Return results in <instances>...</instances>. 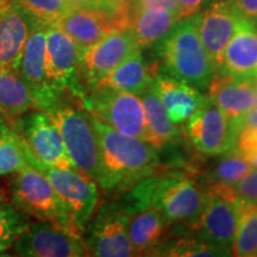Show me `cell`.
<instances>
[{
  "instance_id": "cell-1",
  "label": "cell",
  "mask_w": 257,
  "mask_h": 257,
  "mask_svg": "<svg viewBox=\"0 0 257 257\" xmlns=\"http://www.w3.org/2000/svg\"><path fill=\"white\" fill-rule=\"evenodd\" d=\"M91 120L100 148L102 191L123 194L141 180L165 173L153 144L121 134L93 115Z\"/></svg>"
},
{
  "instance_id": "cell-2",
  "label": "cell",
  "mask_w": 257,
  "mask_h": 257,
  "mask_svg": "<svg viewBox=\"0 0 257 257\" xmlns=\"http://www.w3.org/2000/svg\"><path fill=\"white\" fill-rule=\"evenodd\" d=\"M160 55L167 75L200 89L217 72L199 36L195 16L180 19L161 41Z\"/></svg>"
},
{
  "instance_id": "cell-3",
  "label": "cell",
  "mask_w": 257,
  "mask_h": 257,
  "mask_svg": "<svg viewBox=\"0 0 257 257\" xmlns=\"http://www.w3.org/2000/svg\"><path fill=\"white\" fill-rule=\"evenodd\" d=\"M62 136L67 154L80 172L101 182L102 168L100 148L93 127L91 115L83 108L59 101L47 111Z\"/></svg>"
},
{
  "instance_id": "cell-4",
  "label": "cell",
  "mask_w": 257,
  "mask_h": 257,
  "mask_svg": "<svg viewBox=\"0 0 257 257\" xmlns=\"http://www.w3.org/2000/svg\"><path fill=\"white\" fill-rule=\"evenodd\" d=\"M14 174L10 187L11 200L19 212L82 236L74 226L67 207L41 170L28 165Z\"/></svg>"
},
{
  "instance_id": "cell-5",
  "label": "cell",
  "mask_w": 257,
  "mask_h": 257,
  "mask_svg": "<svg viewBox=\"0 0 257 257\" xmlns=\"http://www.w3.org/2000/svg\"><path fill=\"white\" fill-rule=\"evenodd\" d=\"M208 192L184 173H161L157 175L150 198V206L156 208L173 225L191 230L204 212Z\"/></svg>"
},
{
  "instance_id": "cell-6",
  "label": "cell",
  "mask_w": 257,
  "mask_h": 257,
  "mask_svg": "<svg viewBox=\"0 0 257 257\" xmlns=\"http://www.w3.org/2000/svg\"><path fill=\"white\" fill-rule=\"evenodd\" d=\"M81 107L119 133L152 144L141 98L134 93L111 88H93L79 100Z\"/></svg>"
},
{
  "instance_id": "cell-7",
  "label": "cell",
  "mask_w": 257,
  "mask_h": 257,
  "mask_svg": "<svg viewBox=\"0 0 257 257\" xmlns=\"http://www.w3.org/2000/svg\"><path fill=\"white\" fill-rule=\"evenodd\" d=\"M31 166L47 176L68 210L74 226L81 234L85 233L98 206L99 191L96 182L78 169L61 168L43 163H34Z\"/></svg>"
},
{
  "instance_id": "cell-8",
  "label": "cell",
  "mask_w": 257,
  "mask_h": 257,
  "mask_svg": "<svg viewBox=\"0 0 257 257\" xmlns=\"http://www.w3.org/2000/svg\"><path fill=\"white\" fill-rule=\"evenodd\" d=\"M28 148L29 165H43L78 169L67 154L56 124L44 111L25 113L12 126ZM79 170V169H78Z\"/></svg>"
},
{
  "instance_id": "cell-9",
  "label": "cell",
  "mask_w": 257,
  "mask_h": 257,
  "mask_svg": "<svg viewBox=\"0 0 257 257\" xmlns=\"http://www.w3.org/2000/svg\"><path fill=\"white\" fill-rule=\"evenodd\" d=\"M82 49L56 24L47 28L46 74L50 88L59 96L68 92L78 100L86 91L79 79Z\"/></svg>"
},
{
  "instance_id": "cell-10",
  "label": "cell",
  "mask_w": 257,
  "mask_h": 257,
  "mask_svg": "<svg viewBox=\"0 0 257 257\" xmlns=\"http://www.w3.org/2000/svg\"><path fill=\"white\" fill-rule=\"evenodd\" d=\"M140 50L133 31L112 30L92 47L82 50L79 79L87 92L115 67Z\"/></svg>"
},
{
  "instance_id": "cell-11",
  "label": "cell",
  "mask_w": 257,
  "mask_h": 257,
  "mask_svg": "<svg viewBox=\"0 0 257 257\" xmlns=\"http://www.w3.org/2000/svg\"><path fill=\"white\" fill-rule=\"evenodd\" d=\"M185 126V135L198 152L217 156L232 150L237 133L229 118L206 95Z\"/></svg>"
},
{
  "instance_id": "cell-12",
  "label": "cell",
  "mask_w": 257,
  "mask_h": 257,
  "mask_svg": "<svg viewBox=\"0 0 257 257\" xmlns=\"http://www.w3.org/2000/svg\"><path fill=\"white\" fill-rule=\"evenodd\" d=\"M127 216L117 202L102 204L86 227L85 243L89 256H137L126 231Z\"/></svg>"
},
{
  "instance_id": "cell-13",
  "label": "cell",
  "mask_w": 257,
  "mask_h": 257,
  "mask_svg": "<svg viewBox=\"0 0 257 257\" xmlns=\"http://www.w3.org/2000/svg\"><path fill=\"white\" fill-rule=\"evenodd\" d=\"M12 248L16 255L27 257L89 256L82 236L38 220L29 225Z\"/></svg>"
},
{
  "instance_id": "cell-14",
  "label": "cell",
  "mask_w": 257,
  "mask_h": 257,
  "mask_svg": "<svg viewBox=\"0 0 257 257\" xmlns=\"http://www.w3.org/2000/svg\"><path fill=\"white\" fill-rule=\"evenodd\" d=\"M244 21L231 0H213L195 16L199 36L217 70L221 67L225 48Z\"/></svg>"
},
{
  "instance_id": "cell-15",
  "label": "cell",
  "mask_w": 257,
  "mask_h": 257,
  "mask_svg": "<svg viewBox=\"0 0 257 257\" xmlns=\"http://www.w3.org/2000/svg\"><path fill=\"white\" fill-rule=\"evenodd\" d=\"M238 219L237 202L208 192V201L191 231L202 242L231 255Z\"/></svg>"
},
{
  "instance_id": "cell-16",
  "label": "cell",
  "mask_w": 257,
  "mask_h": 257,
  "mask_svg": "<svg viewBox=\"0 0 257 257\" xmlns=\"http://www.w3.org/2000/svg\"><path fill=\"white\" fill-rule=\"evenodd\" d=\"M48 27H34L22 53L17 72L34 94L37 110L47 111L61 100L50 88L46 74V40Z\"/></svg>"
},
{
  "instance_id": "cell-17",
  "label": "cell",
  "mask_w": 257,
  "mask_h": 257,
  "mask_svg": "<svg viewBox=\"0 0 257 257\" xmlns=\"http://www.w3.org/2000/svg\"><path fill=\"white\" fill-rule=\"evenodd\" d=\"M207 91L208 98L224 112L238 134L244 117L256 107V80L234 78L217 70Z\"/></svg>"
},
{
  "instance_id": "cell-18",
  "label": "cell",
  "mask_w": 257,
  "mask_h": 257,
  "mask_svg": "<svg viewBox=\"0 0 257 257\" xmlns=\"http://www.w3.org/2000/svg\"><path fill=\"white\" fill-rule=\"evenodd\" d=\"M173 224L154 207L127 216L126 231L137 256L156 255L168 238Z\"/></svg>"
},
{
  "instance_id": "cell-19",
  "label": "cell",
  "mask_w": 257,
  "mask_h": 257,
  "mask_svg": "<svg viewBox=\"0 0 257 257\" xmlns=\"http://www.w3.org/2000/svg\"><path fill=\"white\" fill-rule=\"evenodd\" d=\"M219 70L234 78L257 79V27L244 21L223 54Z\"/></svg>"
},
{
  "instance_id": "cell-20",
  "label": "cell",
  "mask_w": 257,
  "mask_h": 257,
  "mask_svg": "<svg viewBox=\"0 0 257 257\" xmlns=\"http://www.w3.org/2000/svg\"><path fill=\"white\" fill-rule=\"evenodd\" d=\"M56 25L82 50L114 30L108 16L101 9H69Z\"/></svg>"
},
{
  "instance_id": "cell-21",
  "label": "cell",
  "mask_w": 257,
  "mask_h": 257,
  "mask_svg": "<svg viewBox=\"0 0 257 257\" xmlns=\"http://www.w3.org/2000/svg\"><path fill=\"white\" fill-rule=\"evenodd\" d=\"M154 86L169 118L175 124L186 121L205 100L198 88L169 75L156 74Z\"/></svg>"
},
{
  "instance_id": "cell-22",
  "label": "cell",
  "mask_w": 257,
  "mask_h": 257,
  "mask_svg": "<svg viewBox=\"0 0 257 257\" xmlns=\"http://www.w3.org/2000/svg\"><path fill=\"white\" fill-rule=\"evenodd\" d=\"M31 29L27 17L15 6L0 10V67L17 70Z\"/></svg>"
},
{
  "instance_id": "cell-23",
  "label": "cell",
  "mask_w": 257,
  "mask_h": 257,
  "mask_svg": "<svg viewBox=\"0 0 257 257\" xmlns=\"http://www.w3.org/2000/svg\"><path fill=\"white\" fill-rule=\"evenodd\" d=\"M156 75V66H147L138 50L96 82L93 88H111L140 95ZM91 88V89H93Z\"/></svg>"
},
{
  "instance_id": "cell-24",
  "label": "cell",
  "mask_w": 257,
  "mask_h": 257,
  "mask_svg": "<svg viewBox=\"0 0 257 257\" xmlns=\"http://www.w3.org/2000/svg\"><path fill=\"white\" fill-rule=\"evenodd\" d=\"M31 108H36L34 94L17 70L0 67V115L10 127Z\"/></svg>"
},
{
  "instance_id": "cell-25",
  "label": "cell",
  "mask_w": 257,
  "mask_h": 257,
  "mask_svg": "<svg viewBox=\"0 0 257 257\" xmlns=\"http://www.w3.org/2000/svg\"><path fill=\"white\" fill-rule=\"evenodd\" d=\"M178 22L175 12L167 9L140 10L135 11L130 30L140 49L149 48L162 41Z\"/></svg>"
},
{
  "instance_id": "cell-26",
  "label": "cell",
  "mask_w": 257,
  "mask_h": 257,
  "mask_svg": "<svg viewBox=\"0 0 257 257\" xmlns=\"http://www.w3.org/2000/svg\"><path fill=\"white\" fill-rule=\"evenodd\" d=\"M138 96L142 100L153 146L157 150H161L167 144L174 143L179 138L180 130L167 113L154 86V81Z\"/></svg>"
},
{
  "instance_id": "cell-27",
  "label": "cell",
  "mask_w": 257,
  "mask_h": 257,
  "mask_svg": "<svg viewBox=\"0 0 257 257\" xmlns=\"http://www.w3.org/2000/svg\"><path fill=\"white\" fill-rule=\"evenodd\" d=\"M238 219L231 255L257 257V204L237 201Z\"/></svg>"
},
{
  "instance_id": "cell-28",
  "label": "cell",
  "mask_w": 257,
  "mask_h": 257,
  "mask_svg": "<svg viewBox=\"0 0 257 257\" xmlns=\"http://www.w3.org/2000/svg\"><path fill=\"white\" fill-rule=\"evenodd\" d=\"M221 155L223 156L204 176L205 180L201 185L204 188L214 185L234 187L237 182L240 181L250 170H252L249 161L232 150Z\"/></svg>"
},
{
  "instance_id": "cell-29",
  "label": "cell",
  "mask_w": 257,
  "mask_h": 257,
  "mask_svg": "<svg viewBox=\"0 0 257 257\" xmlns=\"http://www.w3.org/2000/svg\"><path fill=\"white\" fill-rule=\"evenodd\" d=\"M10 4L23 14L31 27H50L72 9L67 0H11Z\"/></svg>"
},
{
  "instance_id": "cell-30",
  "label": "cell",
  "mask_w": 257,
  "mask_h": 257,
  "mask_svg": "<svg viewBox=\"0 0 257 257\" xmlns=\"http://www.w3.org/2000/svg\"><path fill=\"white\" fill-rule=\"evenodd\" d=\"M28 165V148L22 137L15 130L0 136V176L14 174Z\"/></svg>"
},
{
  "instance_id": "cell-31",
  "label": "cell",
  "mask_w": 257,
  "mask_h": 257,
  "mask_svg": "<svg viewBox=\"0 0 257 257\" xmlns=\"http://www.w3.org/2000/svg\"><path fill=\"white\" fill-rule=\"evenodd\" d=\"M30 223L25 214L12 205H0V253L14 246L16 240L28 229Z\"/></svg>"
},
{
  "instance_id": "cell-32",
  "label": "cell",
  "mask_w": 257,
  "mask_h": 257,
  "mask_svg": "<svg viewBox=\"0 0 257 257\" xmlns=\"http://www.w3.org/2000/svg\"><path fill=\"white\" fill-rule=\"evenodd\" d=\"M227 256L221 250L214 248L210 244L202 242L199 238H180L178 240L168 242L166 240L160 249L157 250L156 256Z\"/></svg>"
},
{
  "instance_id": "cell-33",
  "label": "cell",
  "mask_w": 257,
  "mask_h": 257,
  "mask_svg": "<svg viewBox=\"0 0 257 257\" xmlns=\"http://www.w3.org/2000/svg\"><path fill=\"white\" fill-rule=\"evenodd\" d=\"M232 152L245 159L257 153V127L242 125L234 140Z\"/></svg>"
},
{
  "instance_id": "cell-34",
  "label": "cell",
  "mask_w": 257,
  "mask_h": 257,
  "mask_svg": "<svg viewBox=\"0 0 257 257\" xmlns=\"http://www.w3.org/2000/svg\"><path fill=\"white\" fill-rule=\"evenodd\" d=\"M233 188L237 201L257 204V170H250Z\"/></svg>"
},
{
  "instance_id": "cell-35",
  "label": "cell",
  "mask_w": 257,
  "mask_h": 257,
  "mask_svg": "<svg viewBox=\"0 0 257 257\" xmlns=\"http://www.w3.org/2000/svg\"><path fill=\"white\" fill-rule=\"evenodd\" d=\"M231 2L240 17L257 27V0H231Z\"/></svg>"
},
{
  "instance_id": "cell-36",
  "label": "cell",
  "mask_w": 257,
  "mask_h": 257,
  "mask_svg": "<svg viewBox=\"0 0 257 257\" xmlns=\"http://www.w3.org/2000/svg\"><path fill=\"white\" fill-rule=\"evenodd\" d=\"M176 6V16L180 19L193 17L199 11L204 0H174Z\"/></svg>"
},
{
  "instance_id": "cell-37",
  "label": "cell",
  "mask_w": 257,
  "mask_h": 257,
  "mask_svg": "<svg viewBox=\"0 0 257 257\" xmlns=\"http://www.w3.org/2000/svg\"><path fill=\"white\" fill-rule=\"evenodd\" d=\"M167 9L176 14V6L174 0H135L134 10L140 11V10L148 9Z\"/></svg>"
},
{
  "instance_id": "cell-38",
  "label": "cell",
  "mask_w": 257,
  "mask_h": 257,
  "mask_svg": "<svg viewBox=\"0 0 257 257\" xmlns=\"http://www.w3.org/2000/svg\"><path fill=\"white\" fill-rule=\"evenodd\" d=\"M72 9H99L104 0H67Z\"/></svg>"
},
{
  "instance_id": "cell-39",
  "label": "cell",
  "mask_w": 257,
  "mask_h": 257,
  "mask_svg": "<svg viewBox=\"0 0 257 257\" xmlns=\"http://www.w3.org/2000/svg\"><path fill=\"white\" fill-rule=\"evenodd\" d=\"M242 125H248V126L257 127V108H253V110L250 111L249 113L244 117ZM242 125H240V126H242Z\"/></svg>"
},
{
  "instance_id": "cell-40",
  "label": "cell",
  "mask_w": 257,
  "mask_h": 257,
  "mask_svg": "<svg viewBox=\"0 0 257 257\" xmlns=\"http://www.w3.org/2000/svg\"><path fill=\"white\" fill-rule=\"evenodd\" d=\"M12 128L9 126L8 123L4 120V118L0 115V136H3V135H5V134H9Z\"/></svg>"
},
{
  "instance_id": "cell-41",
  "label": "cell",
  "mask_w": 257,
  "mask_h": 257,
  "mask_svg": "<svg viewBox=\"0 0 257 257\" xmlns=\"http://www.w3.org/2000/svg\"><path fill=\"white\" fill-rule=\"evenodd\" d=\"M8 199H9L8 189H6L3 185H0V205L8 201Z\"/></svg>"
},
{
  "instance_id": "cell-42",
  "label": "cell",
  "mask_w": 257,
  "mask_h": 257,
  "mask_svg": "<svg viewBox=\"0 0 257 257\" xmlns=\"http://www.w3.org/2000/svg\"><path fill=\"white\" fill-rule=\"evenodd\" d=\"M107 3H113V4H134L135 0H104Z\"/></svg>"
},
{
  "instance_id": "cell-43",
  "label": "cell",
  "mask_w": 257,
  "mask_h": 257,
  "mask_svg": "<svg viewBox=\"0 0 257 257\" xmlns=\"http://www.w3.org/2000/svg\"><path fill=\"white\" fill-rule=\"evenodd\" d=\"M246 160L249 161V163H250V165H251L252 168H257V153H255V154H253V155L248 157V159H246Z\"/></svg>"
},
{
  "instance_id": "cell-44",
  "label": "cell",
  "mask_w": 257,
  "mask_h": 257,
  "mask_svg": "<svg viewBox=\"0 0 257 257\" xmlns=\"http://www.w3.org/2000/svg\"><path fill=\"white\" fill-rule=\"evenodd\" d=\"M9 5H10V0H0V10H3Z\"/></svg>"
},
{
  "instance_id": "cell-45",
  "label": "cell",
  "mask_w": 257,
  "mask_h": 257,
  "mask_svg": "<svg viewBox=\"0 0 257 257\" xmlns=\"http://www.w3.org/2000/svg\"><path fill=\"white\" fill-rule=\"evenodd\" d=\"M256 106H257V79H256Z\"/></svg>"
},
{
  "instance_id": "cell-46",
  "label": "cell",
  "mask_w": 257,
  "mask_h": 257,
  "mask_svg": "<svg viewBox=\"0 0 257 257\" xmlns=\"http://www.w3.org/2000/svg\"><path fill=\"white\" fill-rule=\"evenodd\" d=\"M10 2H11V0H10Z\"/></svg>"
}]
</instances>
